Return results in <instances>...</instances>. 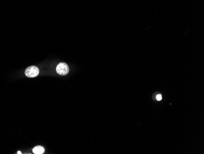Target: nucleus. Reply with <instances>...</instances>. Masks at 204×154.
<instances>
[{"label":"nucleus","instance_id":"obj_1","mask_svg":"<svg viewBox=\"0 0 204 154\" xmlns=\"http://www.w3.org/2000/svg\"><path fill=\"white\" fill-rule=\"evenodd\" d=\"M39 74V69L36 66H31L25 70V75L28 77H36Z\"/></svg>","mask_w":204,"mask_h":154},{"label":"nucleus","instance_id":"obj_2","mask_svg":"<svg viewBox=\"0 0 204 154\" xmlns=\"http://www.w3.org/2000/svg\"><path fill=\"white\" fill-rule=\"evenodd\" d=\"M56 72L61 76L66 75L69 72V68L68 65L64 63H60L56 67Z\"/></svg>","mask_w":204,"mask_h":154},{"label":"nucleus","instance_id":"obj_3","mask_svg":"<svg viewBox=\"0 0 204 154\" xmlns=\"http://www.w3.org/2000/svg\"><path fill=\"white\" fill-rule=\"evenodd\" d=\"M32 151H33V153H35V154H42V153H44L45 152V149L42 146H36L34 149H33Z\"/></svg>","mask_w":204,"mask_h":154},{"label":"nucleus","instance_id":"obj_4","mask_svg":"<svg viewBox=\"0 0 204 154\" xmlns=\"http://www.w3.org/2000/svg\"><path fill=\"white\" fill-rule=\"evenodd\" d=\"M156 98L158 101H161V100H162V96H161V95H160V94H158V95H156Z\"/></svg>","mask_w":204,"mask_h":154},{"label":"nucleus","instance_id":"obj_5","mask_svg":"<svg viewBox=\"0 0 204 154\" xmlns=\"http://www.w3.org/2000/svg\"><path fill=\"white\" fill-rule=\"evenodd\" d=\"M17 153H18V154H20V153H22V152H21L20 151H18V152H17Z\"/></svg>","mask_w":204,"mask_h":154}]
</instances>
